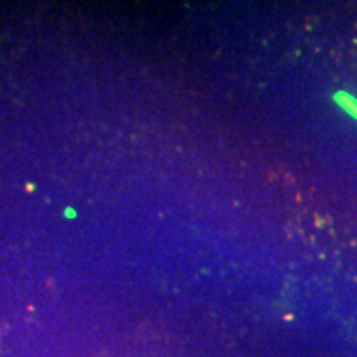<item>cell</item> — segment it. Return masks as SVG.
Masks as SVG:
<instances>
[{
	"label": "cell",
	"mask_w": 357,
	"mask_h": 357,
	"mask_svg": "<svg viewBox=\"0 0 357 357\" xmlns=\"http://www.w3.org/2000/svg\"><path fill=\"white\" fill-rule=\"evenodd\" d=\"M334 101H336L346 113H349L352 118L357 119V100L354 96H351L349 93L346 91H339L334 95Z\"/></svg>",
	"instance_id": "6da1fadb"
}]
</instances>
